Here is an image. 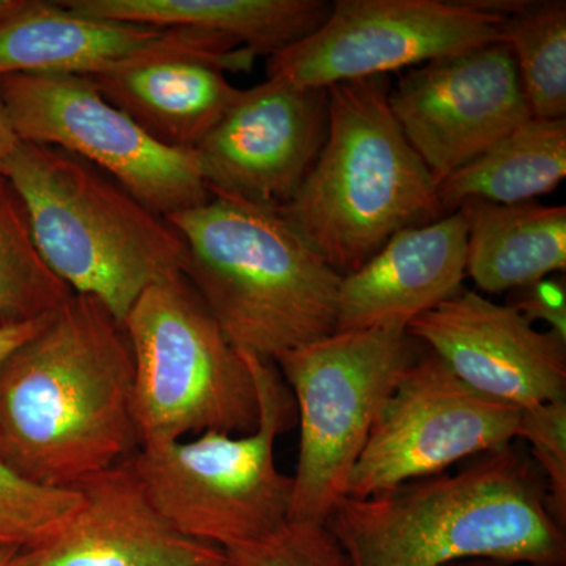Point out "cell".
Returning a JSON list of instances; mask_svg holds the SVG:
<instances>
[{
    "label": "cell",
    "mask_w": 566,
    "mask_h": 566,
    "mask_svg": "<svg viewBox=\"0 0 566 566\" xmlns=\"http://www.w3.org/2000/svg\"><path fill=\"white\" fill-rule=\"evenodd\" d=\"M129 335L76 294L0 365V463L41 486L74 490L139 449Z\"/></svg>",
    "instance_id": "6da1fadb"
},
{
    "label": "cell",
    "mask_w": 566,
    "mask_h": 566,
    "mask_svg": "<svg viewBox=\"0 0 566 566\" xmlns=\"http://www.w3.org/2000/svg\"><path fill=\"white\" fill-rule=\"evenodd\" d=\"M349 566H446L488 557L566 566V527L523 441L370 497H342L326 520Z\"/></svg>",
    "instance_id": "7a4b0ae2"
},
{
    "label": "cell",
    "mask_w": 566,
    "mask_h": 566,
    "mask_svg": "<svg viewBox=\"0 0 566 566\" xmlns=\"http://www.w3.org/2000/svg\"><path fill=\"white\" fill-rule=\"evenodd\" d=\"M167 221L188 251L182 275L234 348L274 363L337 333L344 275L277 211L211 193Z\"/></svg>",
    "instance_id": "3957f363"
},
{
    "label": "cell",
    "mask_w": 566,
    "mask_h": 566,
    "mask_svg": "<svg viewBox=\"0 0 566 566\" xmlns=\"http://www.w3.org/2000/svg\"><path fill=\"white\" fill-rule=\"evenodd\" d=\"M389 76L327 87L329 128L300 191L279 214L340 275L394 237L444 218L438 182L390 111Z\"/></svg>",
    "instance_id": "277c9868"
},
{
    "label": "cell",
    "mask_w": 566,
    "mask_h": 566,
    "mask_svg": "<svg viewBox=\"0 0 566 566\" xmlns=\"http://www.w3.org/2000/svg\"><path fill=\"white\" fill-rule=\"evenodd\" d=\"M2 175L20 193L52 273L120 322L145 290L185 271L188 251L172 223L91 163L20 140Z\"/></svg>",
    "instance_id": "5b68a950"
},
{
    "label": "cell",
    "mask_w": 566,
    "mask_h": 566,
    "mask_svg": "<svg viewBox=\"0 0 566 566\" xmlns=\"http://www.w3.org/2000/svg\"><path fill=\"white\" fill-rule=\"evenodd\" d=\"M243 356L259 395L252 433L208 431L191 441L140 446L128 458L175 531L223 551L273 535L292 513L293 476L279 471L275 442L296 423V401L273 360Z\"/></svg>",
    "instance_id": "8992f818"
},
{
    "label": "cell",
    "mask_w": 566,
    "mask_h": 566,
    "mask_svg": "<svg viewBox=\"0 0 566 566\" xmlns=\"http://www.w3.org/2000/svg\"><path fill=\"white\" fill-rule=\"evenodd\" d=\"M123 324L134 356L139 447L259 427V395L243 353L185 275L145 290Z\"/></svg>",
    "instance_id": "52a82bcc"
},
{
    "label": "cell",
    "mask_w": 566,
    "mask_h": 566,
    "mask_svg": "<svg viewBox=\"0 0 566 566\" xmlns=\"http://www.w3.org/2000/svg\"><path fill=\"white\" fill-rule=\"evenodd\" d=\"M403 326L335 333L274 360L296 401L290 521L326 523L398 376L420 352Z\"/></svg>",
    "instance_id": "ba28073f"
},
{
    "label": "cell",
    "mask_w": 566,
    "mask_h": 566,
    "mask_svg": "<svg viewBox=\"0 0 566 566\" xmlns=\"http://www.w3.org/2000/svg\"><path fill=\"white\" fill-rule=\"evenodd\" d=\"M0 96L18 139L62 148L91 163L164 218L211 199L196 150L153 139L87 76L3 77Z\"/></svg>",
    "instance_id": "9c48e42d"
},
{
    "label": "cell",
    "mask_w": 566,
    "mask_h": 566,
    "mask_svg": "<svg viewBox=\"0 0 566 566\" xmlns=\"http://www.w3.org/2000/svg\"><path fill=\"white\" fill-rule=\"evenodd\" d=\"M520 420L521 409L476 392L423 346L398 376L345 495L370 497L512 444Z\"/></svg>",
    "instance_id": "30bf717a"
},
{
    "label": "cell",
    "mask_w": 566,
    "mask_h": 566,
    "mask_svg": "<svg viewBox=\"0 0 566 566\" xmlns=\"http://www.w3.org/2000/svg\"><path fill=\"white\" fill-rule=\"evenodd\" d=\"M504 18L469 0H335L311 36L266 61V76L305 87L387 76L501 41Z\"/></svg>",
    "instance_id": "8fae6325"
},
{
    "label": "cell",
    "mask_w": 566,
    "mask_h": 566,
    "mask_svg": "<svg viewBox=\"0 0 566 566\" xmlns=\"http://www.w3.org/2000/svg\"><path fill=\"white\" fill-rule=\"evenodd\" d=\"M389 104L438 185L532 118L502 41L406 71Z\"/></svg>",
    "instance_id": "7c38bea8"
},
{
    "label": "cell",
    "mask_w": 566,
    "mask_h": 566,
    "mask_svg": "<svg viewBox=\"0 0 566 566\" xmlns=\"http://www.w3.org/2000/svg\"><path fill=\"white\" fill-rule=\"evenodd\" d=\"M329 128L327 88L268 77L196 148L211 193L277 210L296 196Z\"/></svg>",
    "instance_id": "4fadbf2b"
},
{
    "label": "cell",
    "mask_w": 566,
    "mask_h": 566,
    "mask_svg": "<svg viewBox=\"0 0 566 566\" xmlns=\"http://www.w3.org/2000/svg\"><path fill=\"white\" fill-rule=\"evenodd\" d=\"M255 61V52L218 33L164 29L144 50L87 77L153 139L192 151L240 96L226 71L249 73Z\"/></svg>",
    "instance_id": "5bb4252c"
},
{
    "label": "cell",
    "mask_w": 566,
    "mask_h": 566,
    "mask_svg": "<svg viewBox=\"0 0 566 566\" xmlns=\"http://www.w3.org/2000/svg\"><path fill=\"white\" fill-rule=\"evenodd\" d=\"M465 385L524 409L566 400V340L515 308L461 289L406 327Z\"/></svg>",
    "instance_id": "9a60e30c"
},
{
    "label": "cell",
    "mask_w": 566,
    "mask_h": 566,
    "mask_svg": "<svg viewBox=\"0 0 566 566\" xmlns=\"http://www.w3.org/2000/svg\"><path fill=\"white\" fill-rule=\"evenodd\" d=\"M84 504L59 534L22 551L13 566H205L218 546L175 531L145 494L128 460L76 486Z\"/></svg>",
    "instance_id": "2e32d148"
},
{
    "label": "cell",
    "mask_w": 566,
    "mask_h": 566,
    "mask_svg": "<svg viewBox=\"0 0 566 566\" xmlns=\"http://www.w3.org/2000/svg\"><path fill=\"white\" fill-rule=\"evenodd\" d=\"M468 219L444 218L395 233L338 290L337 333L403 326L463 289Z\"/></svg>",
    "instance_id": "e0dca14e"
},
{
    "label": "cell",
    "mask_w": 566,
    "mask_h": 566,
    "mask_svg": "<svg viewBox=\"0 0 566 566\" xmlns=\"http://www.w3.org/2000/svg\"><path fill=\"white\" fill-rule=\"evenodd\" d=\"M96 20L218 33L260 55L277 54L318 31L326 0H62Z\"/></svg>",
    "instance_id": "ac0fdd59"
},
{
    "label": "cell",
    "mask_w": 566,
    "mask_h": 566,
    "mask_svg": "<svg viewBox=\"0 0 566 566\" xmlns=\"http://www.w3.org/2000/svg\"><path fill=\"white\" fill-rule=\"evenodd\" d=\"M163 32L85 17L62 0H24L0 21V80L21 74L91 76L144 50Z\"/></svg>",
    "instance_id": "d6986e66"
},
{
    "label": "cell",
    "mask_w": 566,
    "mask_h": 566,
    "mask_svg": "<svg viewBox=\"0 0 566 566\" xmlns=\"http://www.w3.org/2000/svg\"><path fill=\"white\" fill-rule=\"evenodd\" d=\"M465 277L486 294L510 293L566 271V207L471 199Z\"/></svg>",
    "instance_id": "ffe728a7"
},
{
    "label": "cell",
    "mask_w": 566,
    "mask_h": 566,
    "mask_svg": "<svg viewBox=\"0 0 566 566\" xmlns=\"http://www.w3.org/2000/svg\"><path fill=\"white\" fill-rule=\"evenodd\" d=\"M566 175V118L532 117L438 185L442 214L465 200L517 205L556 191Z\"/></svg>",
    "instance_id": "44dd1931"
},
{
    "label": "cell",
    "mask_w": 566,
    "mask_h": 566,
    "mask_svg": "<svg viewBox=\"0 0 566 566\" xmlns=\"http://www.w3.org/2000/svg\"><path fill=\"white\" fill-rule=\"evenodd\" d=\"M73 294L44 262L20 193L0 174V329L50 315Z\"/></svg>",
    "instance_id": "7402d4cb"
},
{
    "label": "cell",
    "mask_w": 566,
    "mask_h": 566,
    "mask_svg": "<svg viewBox=\"0 0 566 566\" xmlns=\"http://www.w3.org/2000/svg\"><path fill=\"white\" fill-rule=\"evenodd\" d=\"M501 41L512 51L532 117L566 115L565 0L527 2L504 18Z\"/></svg>",
    "instance_id": "603a6c76"
},
{
    "label": "cell",
    "mask_w": 566,
    "mask_h": 566,
    "mask_svg": "<svg viewBox=\"0 0 566 566\" xmlns=\"http://www.w3.org/2000/svg\"><path fill=\"white\" fill-rule=\"evenodd\" d=\"M80 490L36 485L0 463V549L43 545L80 512Z\"/></svg>",
    "instance_id": "cb8c5ba5"
},
{
    "label": "cell",
    "mask_w": 566,
    "mask_h": 566,
    "mask_svg": "<svg viewBox=\"0 0 566 566\" xmlns=\"http://www.w3.org/2000/svg\"><path fill=\"white\" fill-rule=\"evenodd\" d=\"M233 566H349L324 523L289 521L273 535L223 551Z\"/></svg>",
    "instance_id": "d4e9b609"
},
{
    "label": "cell",
    "mask_w": 566,
    "mask_h": 566,
    "mask_svg": "<svg viewBox=\"0 0 566 566\" xmlns=\"http://www.w3.org/2000/svg\"><path fill=\"white\" fill-rule=\"evenodd\" d=\"M516 439L545 479L551 513L566 527V400L521 411Z\"/></svg>",
    "instance_id": "484cf974"
},
{
    "label": "cell",
    "mask_w": 566,
    "mask_h": 566,
    "mask_svg": "<svg viewBox=\"0 0 566 566\" xmlns=\"http://www.w3.org/2000/svg\"><path fill=\"white\" fill-rule=\"evenodd\" d=\"M505 305L515 308L528 323L549 324L553 333L566 340L565 273L549 275L523 289L506 293Z\"/></svg>",
    "instance_id": "4316f807"
},
{
    "label": "cell",
    "mask_w": 566,
    "mask_h": 566,
    "mask_svg": "<svg viewBox=\"0 0 566 566\" xmlns=\"http://www.w3.org/2000/svg\"><path fill=\"white\" fill-rule=\"evenodd\" d=\"M54 314V312H52ZM44 315L41 318L32 319V322L18 324V326L3 327L0 329V365L10 356L18 346L24 344L25 340L40 333L46 323L50 322L51 316Z\"/></svg>",
    "instance_id": "83f0119b"
},
{
    "label": "cell",
    "mask_w": 566,
    "mask_h": 566,
    "mask_svg": "<svg viewBox=\"0 0 566 566\" xmlns=\"http://www.w3.org/2000/svg\"><path fill=\"white\" fill-rule=\"evenodd\" d=\"M17 134L11 126L9 114H7L6 106H3L2 96H0V174H2L3 166L7 159L10 158L11 151L17 147Z\"/></svg>",
    "instance_id": "f1b7e54d"
},
{
    "label": "cell",
    "mask_w": 566,
    "mask_h": 566,
    "mask_svg": "<svg viewBox=\"0 0 566 566\" xmlns=\"http://www.w3.org/2000/svg\"><path fill=\"white\" fill-rule=\"evenodd\" d=\"M446 566H526L520 564H512V562L499 560V558L475 557L463 558V560L452 562Z\"/></svg>",
    "instance_id": "f546056e"
},
{
    "label": "cell",
    "mask_w": 566,
    "mask_h": 566,
    "mask_svg": "<svg viewBox=\"0 0 566 566\" xmlns=\"http://www.w3.org/2000/svg\"><path fill=\"white\" fill-rule=\"evenodd\" d=\"M24 0H0V21L6 20L22 6Z\"/></svg>",
    "instance_id": "4dcf8cb0"
},
{
    "label": "cell",
    "mask_w": 566,
    "mask_h": 566,
    "mask_svg": "<svg viewBox=\"0 0 566 566\" xmlns=\"http://www.w3.org/2000/svg\"><path fill=\"white\" fill-rule=\"evenodd\" d=\"M18 554H20V551L0 549V566H13Z\"/></svg>",
    "instance_id": "1f68e13d"
},
{
    "label": "cell",
    "mask_w": 566,
    "mask_h": 566,
    "mask_svg": "<svg viewBox=\"0 0 566 566\" xmlns=\"http://www.w3.org/2000/svg\"><path fill=\"white\" fill-rule=\"evenodd\" d=\"M205 566H233V564L226 556V558H223V560H221V562H216V564L205 565Z\"/></svg>",
    "instance_id": "d6a6232c"
}]
</instances>
